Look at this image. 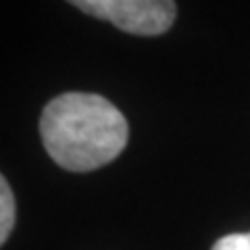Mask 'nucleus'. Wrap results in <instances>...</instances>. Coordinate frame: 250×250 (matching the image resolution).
Returning <instances> with one entry per match:
<instances>
[{
	"label": "nucleus",
	"instance_id": "1",
	"mask_svg": "<svg viewBox=\"0 0 250 250\" xmlns=\"http://www.w3.org/2000/svg\"><path fill=\"white\" fill-rule=\"evenodd\" d=\"M46 152L59 167L75 173L115 161L127 144V121L98 94L67 92L50 100L40 117Z\"/></svg>",
	"mask_w": 250,
	"mask_h": 250
},
{
	"label": "nucleus",
	"instance_id": "2",
	"mask_svg": "<svg viewBox=\"0 0 250 250\" xmlns=\"http://www.w3.org/2000/svg\"><path fill=\"white\" fill-rule=\"evenodd\" d=\"M75 9L129 34L159 36L175 21L173 0H67Z\"/></svg>",
	"mask_w": 250,
	"mask_h": 250
},
{
	"label": "nucleus",
	"instance_id": "3",
	"mask_svg": "<svg viewBox=\"0 0 250 250\" xmlns=\"http://www.w3.org/2000/svg\"><path fill=\"white\" fill-rule=\"evenodd\" d=\"M15 225V196L6 177L0 179V242H6Z\"/></svg>",
	"mask_w": 250,
	"mask_h": 250
},
{
	"label": "nucleus",
	"instance_id": "4",
	"mask_svg": "<svg viewBox=\"0 0 250 250\" xmlns=\"http://www.w3.org/2000/svg\"><path fill=\"white\" fill-rule=\"evenodd\" d=\"M213 250H250V233H229L219 238Z\"/></svg>",
	"mask_w": 250,
	"mask_h": 250
}]
</instances>
